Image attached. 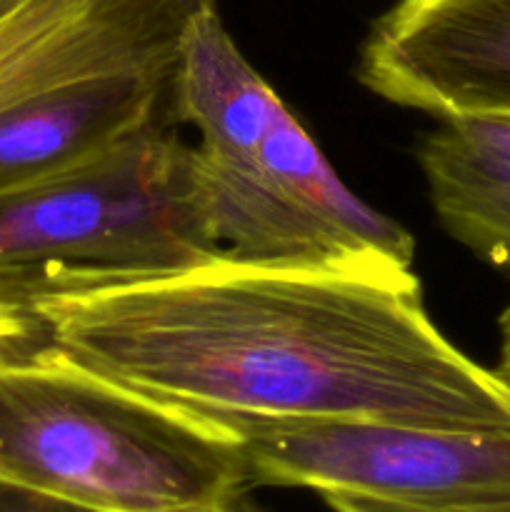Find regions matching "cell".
I'll return each mask as SVG.
<instances>
[{
	"label": "cell",
	"mask_w": 510,
	"mask_h": 512,
	"mask_svg": "<svg viewBox=\"0 0 510 512\" xmlns=\"http://www.w3.org/2000/svg\"><path fill=\"white\" fill-rule=\"evenodd\" d=\"M0 353L210 415L510 430V385L430 320L418 275L223 258L120 280L0 275Z\"/></svg>",
	"instance_id": "obj_1"
},
{
	"label": "cell",
	"mask_w": 510,
	"mask_h": 512,
	"mask_svg": "<svg viewBox=\"0 0 510 512\" xmlns=\"http://www.w3.org/2000/svg\"><path fill=\"white\" fill-rule=\"evenodd\" d=\"M175 88L180 123L200 135V175L225 258L413 275V235L340 180L313 135L235 45L218 5L185 30Z\"/></svg>",
	"instance_id": "obj_2"
},
{
	"label": "cell",
	"mask_w": 510,
	"mask_h": 512,
	"mask_svg": "<svg viewBox=\"0 0 510 512\" xmlns=\"http://www.w3.org/2000/svg\"><path fill=\"white\" fill-rule=\"evenodd\" d=\"M0 478L98 512H220L250 485L223 428L98 373L0 353Z\"/></svg>",
	"instance_id": "obj_3"
},
{
	"label": "cell",
	"mask_w": 510,
	"mask_h": 512,
	"mask_svg": "<svg viewBox=\"0 0 510 512\" xmlns=\"http://www.w3.org/2000/svg\"><path fill=\"white\" fill-rule=\"evenodd\" d=\"M178 128L148 130L73 173L0 193V275L120 280L223 260L198 150Z\"/></svg>",
	"instance_id": "obj_4"
},
{
	"label": "cell",
	"mask_w": 510,
	"mask_h": 512,
	"mask_svg": "<svg viewBox=\"0 0 510 512\" xmlns=\"http://www.w3.org/2000/svg\"><path fill=\"white\" fill-rule=\"evenodd\" d=\"M203 415L238 445L250 485L308 488L418 510L510 503V430L380 420Z\"/></svg>",
	"instance_id": "obj_5"
},
{
	"label": "cell",
	"mask_w": 510,
	"mask_h": 512,
	"mask_svg": "<svg viewBox=\"0 0 510 512\" xmlns=\"http://www.w3.org/2000/svg\"><path fill=\"white\" fill-rule=\"evenodd\" d=\"M358 78L438 120H510V0H400L370 30Z\"/></svg>",
	"instance_id": "obj_6"
},
{
	"label": "cell",
	"mask_w": 510,
	"mask_h": 512,
	"mask_svg": "<svg viewBox=\"0 0 510 512\" xmlns=\"http://www.w3.org/2000/svg\"><path fill=\"white\" fill-rule=\"evenodd\" d=\"M215 0H25L0 20V108L108 73L178 65L180 43Z\"/></svg>",
	"instance_id": "obj_7"
},
{
	"label": "cell",
	"mask_w": 510,
	"mask_h": 512,
	"mask_svg": "<svg viewBox=\"0 0 510 512\" xmlns=\"http://www.w3.org/2000/svg\"><path fill=\"white\" fill-rule=\"evenodd\" d=\"M178 65L68 80L0 108V193L95 163L125 140L180 123Z\"/></svg>",
	"instance_id": "obj_8"
},
{
	"label": "cell",
	"mask_w": 510,
	"mask_h": 512,
	"mask_svg": "<svg viewBox=\"0 0 510 512\" xmlns=\"http://www.w3.org/2000/svg\"><path fill=\"white\" fill-rule=\"evenodd\" d=\"M443 228L510 273V120L445 118L418 145Z\"/></svg>",
	"instance_id": "obj_9"
},
{
	"label": "cell",
	"mask_w": 510,
	"mask_h": 512,
	"mask_svg": "<svg viewBox=\"0 0 510 512\" xmlns=\"http://www.w3.org/2000/svg\"><path fill=\"white\" fill-rule=\"evenodd\" d=\"M0 512H98L58 495L0 478Z\"/></svg>",
	"instance_id": "obj_10"
},
{
	"label": "cell",
	"mask_w": 510,
	"mask_h": 512,
	"mask_svg": "<svg viewBox=\"0 0 510 512\" xmlns=\"http://www.w3.org/2000/svg\"><path fill=\"white\" fill-rule=\"evenodd\" d=\"M325 503L333 512H510L508 505H490V508H463V510H418V508H400V505L378 503V500L355 498V495H323Z\"/></svg>",
	"instance_id": "obj_11"
},
{
	"label": "cell",
	"mask_w": 510,
	"mask_h": 512,
	"mask_svg": "<svg viewBox=\"0 0 510 512\" xmlns=\"http://www.w3.org/2000/svg\"><path fill=\"white\" fill-rule=\"evenodd\" d=\"M495 373L510 385V305L500 315V355L498 365H495Z\"/></svg>",
	"instance_id": "obj_12"
},
{
	"label": "cell",
	"mask_w": 510,
	"mask_h": 512,
	"mask_svg": "<svg viewBox=\"0 0 510 512\" xmlns=\"http://www.w3.org/2000/svg\"><path fill=\"white\" fill-rule=\"evenodd\" d=\"M220 512H263V510H260L258 505L250 503V500H245V495H240V498H235L228 508H223Z\"/></svg>",
	"instance_id": "obj_13"
},
{
	"label": "cell",
	"mask_w": 510,
	"mask_h": 512,
	"mask_svg": "<svg viewBox=\"0 0 510 512\" xmlns=\"http://www.w3.org/2000/svg\"><path fill=\"white\" fill-rule=\"evenodd\" d=\"M23 3H25V0H0V20H3L5 15L13 13L15 8H20Z\"/></svg>",
	"instance_id": "obj_14"
}]
</instances>
